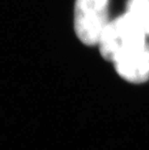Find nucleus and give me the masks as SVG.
<instances>
[{
    "instance_id": "obj_1",
    "label": "nucleus",
    "mask_w": 149,
    "mask_h": 150,
    "mask_svg": "<svg viewBox=\"0 0 149 150\" xmlns=\"http://www.w3.org/2000/svg\"><path fill=\"white\" fill-rule=\"evenodd\" d=\"M146 36L137 22L125 13L109 21L98 47L104 58L113 62L122 54L146 43Z\"/></svg>"
},
{
    "instance_id": "obj_2",
    "label": "nucleus",
    "mask_w": 149,
    "mask_h": 150,
    "mask_svg": "<svg viewBox=\"0 0 149 150\" xmlns=\"http://www.w3.org/2000/svg\"><path fill=\"white\" fill-rule=\"evenodd\" d=\"M109 22V0H76L74 27L81 43L98 45Z\"/></svg>"
},
{
    "instance_id": "obj_3",
    "label": "nucleus",
    "mask_w": 149,
    "mask_h": 150,
    "mask_svg": "<svg viewBox=\"0 0 149 150\" xmlns=\"http://www.w3.org/2000/svg\"><path fill=\"white\" fill-rule=\"evenodd\" d=\"M122 79L133 83H141L149 81V45L144 43L112 62Z\"/></svg>"
},
{
    "instance_id": "obj_4",
    "label": "nucleus",
    "mask_w": 149,
    "mask_h": 150,
    "mask_svg": "<svg viewBox=\"0 0 149 150\" xmlns=\"http://www.w3.org/2000/svg\"><path fill=\"white\" fill-rule=\"evenodd\" d=\"M126 13L149 35V0H128Z\"/></svg>"
}]
</instances>
